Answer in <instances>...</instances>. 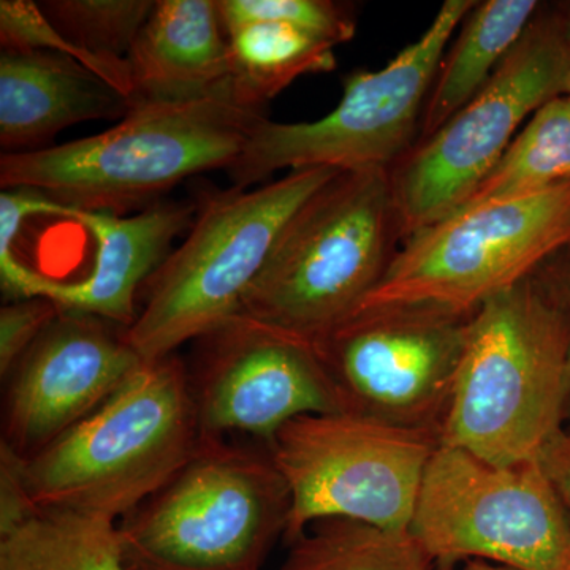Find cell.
Segmentation results:
<instances>
[{
	"instance_id": "obj_28",
	"label": "cell",
	"mask_w": 570,
	"mask_h": 570,
	"mask_svg": "<svg viewBox=\"0 0 570 570\" xmlns=\"http://www.w3.org/2000/svg\"><path fill=\"white\" fill-rule=\"evenodd\" d=\"M560 268L562 285H564L566 299H568V306L570 311V250H566L564 254L560 255ZM566 431L570 433V348L568 360V404H566Z\"/></svg>"
},
{
	"instance_id": "obj_29",
	"label": "cell",
	"mask_w": 570,
	"mask_h": 570,
	"mask_svg": "<svg viewBox=\"0 0 570 570\" xmlns=\"http://www.w3.org/2000/svg\"><path fill=\"white\" fill-rule=\"evenodd\" d=\"M463 570H515L505 568V566L493 564V562L482 560L464 561Z\"/></svg>"
},
{
	"instance_id": "obj_22",
	"label": "cell",
	"mask_w": 570,
	"mask_h": 570,
	"mask_svg": "<svg viewBox=\"0 0 570 570\" xmlns=\"http://www.w3.org/2000/svg\"><path fill=\"white\" fill-rule=\"evenodd\" d=\"M277 570H434L436 562L409 531H385L360 521L311 524Z\"/></svg>"
},
{
	"instance_id": "obj_19",
	"label": "cell",
	"mask_w": 570,
	"mask_h": 570,
	"mask_svg": "<svg viewBox=\"0 0 570 570\" xmlns=\"http://www.w3.org/2000/svg\"><path fill=\"white\" fill-rule=\"evenodd\" d=\"M0 570H129L119 521L31 509L0 530Z\"/></svg>"
},
{
	"instance_id": "obj_13",
	"label": "cell",
	"mask_w": 570,
	"mask_h": 570,
	"mask_svg": "<svg viewBox=\"0 0 570 570\" xmlns=\"http://www.w3.org/2000/svg\"><path fill=\"white\" fill-rule=\"evenodd\" d=\"M195 344L187 373L204 439L268 448L292 420L343 412L316 348L299 337L238 314Z\"/></svg>"
},
{
	"instance_id": "obj_21",
	"label": "cell",
	"mask_w": 570,
	"mask_h": 570,
	"mask_svg": "<svg viewBox=\"0 0 570 570\" xmlns=\"http://www.w3.org/2000/svg\"><path fill=\"white\" fill-rule=\"evenodd\" d=\"M570 179V100L557 97L524 124L460 209L549 189Z\"/></svg>"
},
{
	"instance_id": "obj_10",
	"label": "cell",
	"mask_w": 570,
	"mask_h": 570,
	"mask_svg": "<svg viewBox=\"0 0 570 570\" xmlns=\"http://www.w3.org/2000/svg\"><path fill=\"white\" fill-rule=\"evenodd\" d=\"M439 445V431L407 430L347 412L292 420L268 444L291 493L285 542L333 519L411 530Z\"/></svg>"
},
{
	"instance_id": "obj_7",
	"label": "cell",
	"mask_w": 570,
	"mask_h": 570,
	"mask_svg": "<svg viewBox=\"0 0 570 570\" xmlns=\"http://www.w3.org/2000/svg\"><path fill=\"white\" fill-rule=\"evenodd\" d=\"M475 0H445L426 31L381 70L344 81L335 110L309 122L264 119L227 175L247 189L279 170L392 171L419 140L426 97L453 33Z\"/></svg>"
},
{
	"instance_id": "obj_8",
	"label": "cell",
	"mask_w": 570,
	"mask_h": 570,
	"mask_svg": "<svg viewBox=\"0 0 570 570\" xmlns=\"http://www.w3.org/2000/svg\"><path fill=\"white\" fill-rule=\"evenodd\" d=\"M569 6L542 7L482 91L390 171L401 243L445 219L550 100L564 96Z\"/></svg>"
},
{
	"instance_id": "obj_2",
	"label": "cell",
	"mask_w": 570,
	"mask_h": 570,
	"mask_svg": "<svg viewBox=\"0 0 570 570\" xmlns=\"http://www.w3.org/2000/svg\"><path fill=\"white\" fill-rule=\"evenodd\" d=\"M187 365L145 362L102 406L29 459L2 448L0 466L31 509L121 521L178 474L200 448Z\"/></svg>"
},
{
	"instance_id": "obj_30",
	"label": "cell",
	"mask_w": 570,
	"mask_h": 570,
	"mask_svg": "<svg viewBox=\"0 0 570 570\" xmlns=\"http://www.w3.org/2000/svg\"><path fill=\"white\" fill-rule=\"evenodd\" d=\"M570 14V13H569ZM564 96L568 97L570 100V61H569V70H568V78H566V91Z\"/></svg>"
},
{
	"instance_id": "obj_6",
	"label": "cell",
	"mask_w": 570,
	"mask_h": 570,
	"mask_svg": "<svg viewBox=\"0 0 570 570\" xmlns=\"http://www.w3.org/2000/svg\"><path fill=\"white\" fill-rule=\"evenodd\" d=\"M288 519L291 493L266 445L204 439L119 530L129 570H261Z\"/></svg>"
},
{
	"instance_id": "obj_25",
	"label": "cell",
	"mask_w": 570,
	"mask_h": 570,
	"mask_svg": "<svg viewBox=\"0 0 570 570\" xmlns=\"http://www.w3.org/2000/svg\"><path fill=\"white\" fill-rule=\"evenodd\" d=\"M0 43L2 50L50 51L69 56L115 86L127 99L132 97L129 63H110L92 58L67 39L48 20L39 3L31 0H2L0 2Z\"/></svg>"
},
{
	"instance_id": "obj_3",
	"label": "cell",
	"mask_w": 570,
	"mask_h": 570,
	"mask_svg": "<svg viewBox=\"0 0 570 570\" xmlns=\"http://www.w3.org/2000/svg\"><path fill=\"white\" fill-rule=\"evenodd\" d=\"M264 119L265 108L243 102L232 82L189 102L137 104L94 137L2 154L0 184L81 212L126 216L189 176L227 171Z\"/></svg>"
},
{
	"instance_id": "obj_31",
	"label": "cell",
	"mask_w": 570,
	"mask_h": 570,
	"mask_svg": "<svg viewBox=\"0 0 570 570\" xmlns=\"http://www.w3.org/2000/svg\"><path fill=\"white\" fill-rule=\"evenodd\" d=\"M434 570H453V564H436Z\"/></svg>"
},
{
	"instance_id": "obj_14",
	"label": "cell",
	"mask_w": 570,
	"mask_h": 570,
	"mask_svg": "<svg viewBox=\"0 0 570 570\" xmlns=\"http://www.w3.org/2000/svg\"><path fill=\"white\" fill-rule=\"evenodd\" d=\"M145 363L126 328L61 311L7 377L2 448L29 459L110 400Z\"/></svg>"
},
{
	"instance_id": "obj_18",
	"label": "cell",
	"mask_w": 570,
	"mask_h": 570,
	"mask_svg": "<svg viewBox=\"0 0 570 570\" xmlns=\"http://www.w3.org/2000/svg\"><path fill=\"white\" fill-rule=\"evenodd\" d=\"M540 9L542 3L535 0H487L471 10L439 66L415 145L436 134L482 91Z\"/></svg>"
},
{
	"instance_id": "obj_9",
	"label": "cell",
	"mask_w": 570,
	"mask_h": 570,
	"mask_svg": "<svg viewBox=\"0 0 570 570\" xmlns=\"http://www.w3.org/2000/svg\"><path fill=\"white\" fill-rule=\"evenodd\" d=\"M566 250L570 179L460 209L409 236L358 311L428 305L471 316Z\"/></svg>"
},
{
	"instance_id": "obj_12",
	"label": "cell",
	"mask_w": 570,
	"mask_h": 570,
	"mask_svg": "<svg viewBox=\"0 0 570 570\" xmlns=\"http://www.w3.org/2000/svg\"><path fill=\"white\" fill-rule=\"evenodd\" d=\"M472 317L428 305L370 307L314 348L343 412L441 434Z\"/></svg>"
},
{
	"instance_id": "obj_20",
	"label": "cell",
	"mask_w": 570,
	"mask_h": 570,
	"mask_svg": "<svg viewBox=\"0 0 570 570\" xmlns=\"http://www.w3.org/2000/svg\"><path fill=\"white\" fill-rule=\"evenodd\" d=\"M227 33L232 88L265 108L287 86L336 67L335 45L283 22H253Z\"/></svg>"
},
{
	"instance_id": "obj_16",
	"label": "cell",
	"mask_w": 570,
	"mask_h": 570,
	"mask_svg": "<svg viewBox=\"0 0 570 570\" xmlns=\"http://www.w3.org/2000/svg\"><path fill=\"white\" fill-rule=\"evenodd\" d=\"M130 100L69 56L2 50L0 146L3 154L37 151L67 127L122 119Z\"/></svg>"
},
{
	"instance_id": "obj_27",
	"label": "cell",
	"mask_w": 570,
	"mask_h": 570,
	"mask_svg": "<svg viewBox=\"0 0 570 570\" xmlns=\"http://www.w3.org/2000/svg\"><path fill=\"white\" fill-rule=\"evenodd\" d=\"M538 461L557 490L570 519V433L560 431L540 452Z\"/></svg>"
},
{
	"instance_id": "obj_17",
	"label": "cell",
	"mask_w": 570,
	"mask_h": 570,
	"mask_svg": "<svg viewBox=\"0 0 570 570\" xmlns=\"http://www.w3.org/2000/svg\"><path fill=\"white\" fill-rule=\"evenodd\" d=\"M127 63L130 105L189 102L228 88L230 56L216 0L154 2Z\"/></svg>"
},
{
	"instance_id": "obj_1",
	"label": "cell",
	"mask_w": 570,
	"mask_h": 570,
	"mask_svg": "<svg viewBox=\"0 0 570 570\" xmlns=\"http://www.w3.org/2000/svg\"><path fill=\"white\" fill-rule=\"evenodd\" d=\"M570 311L560 255L479 307L441 445L512 466L566 428Z\"/></svg>"
},
{
	"instance_id": "obj_4",
	"label": "cell",
	"mask_w": 570,
	"mask_h": 570,
	"mask_svg": "<svg viewBox=\"0 0 570 570\" xmlns=\"http://www.w3.org/2000/svg\"><path fill=\"white\" fill-rule=\"evenodd\" d=\"M400 242L390 171H340L285 225L239 314L314 346L360 309Z\"/></svg>"
},
{
	"instance_id": "obj_15",
	"label": "cell",
	"mask_w": 570,
	"mask_h": 570,
	"mask_svg": "<svg viewBox=\"0 0 570 570\" xmlns=\"http://www.w3.org/2000/svg\"><path fill=\"white\" fill-rule=\"evenodd\" d=\"M195 212L194 205L175 202H156L132 216L69 208L66 219L96 239V265L91 275L77 283L45 277L40 298L67 313L129 328L138 316V295L170 255L176 236L193 227Z\"/></svg>"
},
{
	"instance_id": "obj_26",
	"label": "cell",
	"mask_w": 570,
	"mask_h": 570,
	"mask_svg": "<svg viewBox=\"0 0 570 570\" xmlns=\"http://www.w3.org/2000/svg\"><path fill=\"white\" fill-rule=\"evenodd\" d=\"M61 309L47 298H26L9 302L0 309V376L9 377L13 367L48 326L58 318Z\"/></svg>"
},
{
	"instance_id": "obj_5",
	"label": "cell",
	"mask_w": 570,
	"mask_h": 570,
	"mask_svg": "<svg viewBox=\"0 0 570 570\" xmlns=\"http://www.w3.org/2000/svg\"><path fill=\"white\" fill-rule=\"evenodd\" d=\"M340 171L302 168L255 187L209 198L181 246L142 287L126 337L145 362L176 354L242 313L247 292L291 217Z\"/></svg>"
},
{
	"instance_id": "obj_23",
	"label": "cell",
	"mask_w": 570,
	"mask_h": 570,
	"mask_svg": "<svg viewBox=\"0 0 570 570\" xmlns=\"http://www.w3.org/2000/svg\"><path fill=\"white\" fill-rule=\"evenodd\" d=\"M41 10L58 31L100 61L127 63L151 17L149 0H48Z\"/></svg>"
},
{
	"instance_id": "obj_24",
	"label": "cell",
	"mask_w": 570,
	"mask_h": 570,
	"mask_svg": "<svg viewBox=\"0 0 570 570\" xmlns=\"http://www.w3.org/2000/svg\"><path fill=\"white\" fill-rule=\"evenodd\" d=\"M224 31L253 22H283L340 47L354 39L351 7L330 0H216Z\"/></svg>"
},
{
	"instance_id": "obj_11",
	"label": "cell",
	"mask_w": 570,
	"mask_h": 570,
	"mask_svg": "<svg viewBox=\"0 0 570 570\" xmlns=\"http://www.w3.org/2000/svg\"><path fill=\"white\" fill-rule=\"evenodd\" d=\"M436 564L570 570V519L538 460L498 466L439 445L411 530Z\"/></svg>"
},
{
	"instance_id": "obj_32",
	"label": "cell",
	"mask_w": 570,
	"mask_h": 570,
	"mask_svg": "<svg viewBox=\"0 0 570 570\" xmlns=\"http://www.w3.org/2000/svg\"><path fill=\"white\" fill-rule=\"evenodd\" d=\"M569 13H570V3H569Z\"/></svg>"
}]
</instances>
